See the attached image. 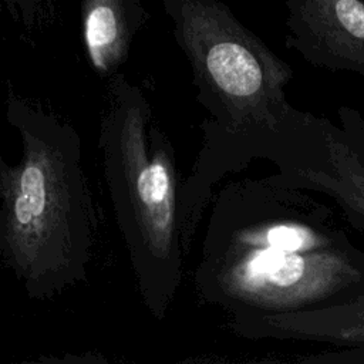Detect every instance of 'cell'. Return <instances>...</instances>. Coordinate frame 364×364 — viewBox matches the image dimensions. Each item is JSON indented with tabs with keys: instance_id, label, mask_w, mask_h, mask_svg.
Listing matches in <instances>:
<instances>
[{
	"instance_id": "7a4b0ae2",
	"label": "cell",
	"mask_w": 364,
	"mask_h": 364,
	"mask_svg": "<svg viewBox=\"0 0 364 364\" xmlns=\"http://www.w3.org/2000/svg\"><path fill=\"white\" fill-rule=\"evenodd\" d=\"M196 280L240 318L310 311L364 290V250L290 183L232 181L212 202Z\"/></svg>"
},
{
	"instance_id": "ba28073f",
	"label": "cell",
	"mask_w": 364,
	"mask_h": 364,
	"mask_svg": "<svg viewBox=\"0 0 364 364\" xmlns=\"http://www.w3.org/2000/svg\"><path fill=\"white\" fill-rule=\"evenodd\" d=\"M253 364H364V347L336 348L331 351L309 354L293 358L267 357Z\"/></svg>"
},
{
	"instance_id": "3957f363",
	"label": "cell",
	"mask_w": 364,
	"mask_h": 364,
	"mask_svg": "<svg viewBox=\"0 0 364 364\" xmlns=\"http://www.w3.org/2000/svg\"><path fill=\"white\" fill-rule=\"evenodd\" d=\"M6 119L21 139V159L0 155V259L30 289L84 279L98 218L75 128L13 91Z\"/></svg>"
},
{
	"instance_id": "277c9868",
	"label": "cell",
	"mask_w": 364,
	"mask_h": 364,
	"mask_svg": "<svg viewBox=\"0 0 364 364\" xmlns=\"http://www.w3.org/2000/svg\"><path fill=\"white\" fill-rule=\"evenodd\" d=\"M101 172L129 264L152 299L181 280V173L168 135L144 91L124 74L108 78L98 132Z\"/></svg>"
},
{
	"instance_id": "8992f818",
	"label": "cell",
	"mask_w": 364,
	"mask_h": 364,
	"mask_svg": "<svg viewBox=\"0 0 364 364\" xmlns=\"http://www.w3.org/2000/svg\"><path fill=\"white\" fill-rule=\"evenodd\" d=\"M246 334L280 341L364 347V290L351 299L310 311L240 318Z\"/></svg>"
},
{
	"instance_id": "5b68a950",
	"label": "cell",
	"mask_w": 364,
	"mask_h": 364,
	"mask_svg": "<svg viewBox=\"0 0 364 364\" xmlns=\"http://www.w3.org/2000/svg\"><path fill=\"white\" fill-rule=\"evenodd\" d=\"M287 48L309 64L364 77V3L360 0H289L284 3Z\"/></svg>"
},
{
	"instance_id": "52a82bcc",
	"label": "cell",
	"mask_w": 364,
	"mask_h": 364,
	"mask_svg": "<svg viewBox=\"0 0 364 364\" xmlns=\"http://www.w3.org/2000/svg\"><path fill=\"white\" fill-rule=\"evenodd\" d=\"M81 16L88 60L94 71L109 78L127 60L145 9L138 0H88L81 3Z\"/></svg>"
},
{
	"instance_id": "6da1fadb",
	"label": "cell",
	"mask_w": 364,
	"mask_h": 364,
	"mask_svg": "<svg viewBox=\"0 0 364 364\" xmlns=\"http://www.w3.org/2000/svg\"><path fill=\"white\" fill-rule=\"evenodd\" d=\"M173 37L192 68L196 100L205 108L202 146L181 181L179 228L183 255L213 186L247 159L331 162L324 128L286 98L291 67L233 11L216 0H165ZM307 161V159H306ZM309 164V161H307Z\"/></svg>"
}]
</instances>
